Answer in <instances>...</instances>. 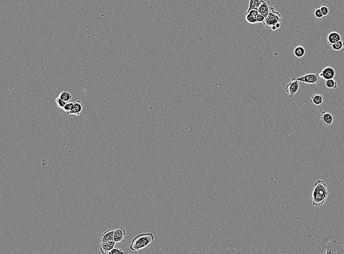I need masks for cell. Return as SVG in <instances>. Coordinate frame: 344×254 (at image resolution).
<instances>
[{
  "mask_svg": "<svg viewBox=\"0 0 344 254\" xmlns=\"http://www.w3.org/2000/svg\"><path fill=\"white\" fill-rule=\"evenodd\" d=\"M265 20V17H264V16L262 15L259 13L258 15L257 16L256 20L257 23H262L264 22V21Z\"/></svg>",
  "mask_w": 344,
  "mask_h": 254,
  "instance_id": "cell-27",
  "label": "cell"
},
{
  "mask_svg": "<svg viewBox=\"0 0 344 254\" xmlns=\"http://www.w3.org/2000/svg\"><path fill=\"white\" fill-rule=\"evenodd\" d=\"M321 11L322 12L323 15L327 16L329 13V8L327 6V5H322L320 6Z\"/></svg>",
  "mask_w": 344,
  "mask_h": 254,
  "instance_id": "cell-25",
  "label": "cell"
},
{
  "mask_svg": "<svg viewBox=\"0 0 344 254\" xmlns=\"http://www.w3.org/2000/svg\"><path fill=\"white\" fill-rule=\"evenodd\" d=\"M319 75L320 78H322L325 80L333 79L335 77V71L331 66H327L323 69L319 73Z\"/></svg>",
  "mask_w": 344,
  "mask_h": 254,
  "instance_id": "cell-7",
  "label": "cell"
},
{
  "mask_svg": "<svg viewBox=\"0 0 344 254\" xmlns=\"http://www.w3.org/2000/svg\"><path fill=\"white\" fill-rule=\"evenodd\" d=\"M55 101L58 107H59V108H62V109H63L65 105H66V102L62 100V99L59 96L56 98Z\"/></svg>",
  "mask_w": 344,
  "mask_h": 254,
  "instance_id": "cell-23",
  "label": "cell"
},
{
  "mask_svg": "<svg viewBox=\"0 0 344 254\" xmlns=\"http://www.w3.org/2000/svg\"><path fill=\"white\" fill-rule=\"evenodd\" d=\"M116 242L114 240L109 242H101L99 245V248L102 253L104 254H109L110 251L114 248Z\"/></svg>",
  "mask_w": 344,
  "mask_h": 254,
  "instance_id": "cell-8",
  "label": "cell"
},
{
  "mask_svg": "<svg viewBox=\"0 0 344 254\" xmlns=\"http://www.w3.org/2000/svg\"><path fill=\"white\" fill-rule=\"evenodd\" d=\"M341 40V36L338 33L332 32L329 34L327 36V44L329 46Z\"/></svg>",
  "mask_w": 344,
  "mask_h": 254,
  "instance_id": "cell-14",
  "label": "cell"
},
{
  "mask_svg": "<svg viewBox=\"0 0 344 254\" xmlns=\"http://www.w3.org/2000/svg\"><path fill=\"white\" fill-rule=\"evenodd\" d=\"M330 46H332V48L334 49V51H339L344 48V42L343 41V40L341 39L338 42H336L335 43L331 45Z\"/></svg>",
  "mask_w": 344,
  "mask_h": 254,
  "instance_id": "cell-20",
  "label": "cell"
},
{
  "mask_svg": "<svg viewBox=\"0 0 344 254\" xmlns=\"http://www.w3.org/2000/svg\"><path fill=\"white\" fill-rule=\"evenodd\" d=\"M114 231H115V230L113 229H108L105 231V232L102 234L101 237V242H104L114 240Z\"/></svg>",
  "mask_w": 344,
  "mask_h": 254,
  "instance_id": "cell-11",
  "label": "cell"
},
{
  "mask_svg": "<svg viewBox=\"0 0 344 254\" xmlns=\"http://www.w3.org/2000/svg\"><path fill=\"white\" fill-rule=\"evenodd\" d=\"M329 195L327 185L324 180H317L312 192V205L319 207L323 205Z\"/></svg>",
  "mask_w": 344,
  "mask_h": 254,
  "instance_id": "cell-1",
  "label": "cell"
},
{
  "mask_svg": "<svg viewBox=\"0 0 344 254\" xmlns=\"http://www.w3.org/2000/svg\"><path fill=\"white\" fill-rule=\"evenodd\" d=\"M245 19L248 23L251 24L257 23L256 17H253L249 14H245Z\"/></svg>",
  "mask_w": 344,
  "mask_h": 254,
  "instance_id": "cell-22",
  "label": "cell"
},
{
  "mask_svg": "<svg viewBox=\"0 0 344 254\" xmlns=\"http://www.w3.org/2000/svg\"><path fill=\"white\" fill-rule=\"evenodd\" d=\"M275 26H276L277 29H279V28H281V24H280V23H279L276 24L275 25Z\"/></svg>",
  "mask_w": 344,
  "mask_h": 254,
  "instance_id": "cell-29",
  "label": "cell"
},
{
  "mask_svg": "<svg viewBox=\"0 0 344 254\" xmlns=\"http://www.w3.org/2000/svg\"><path fill=\"white\" fill-rule=\"evenodd\" d=\"M324 97L320 94H313L311 96L310 101L317 106H319L322 104L324 101Z\"/></svg>",
  "mask_w": 344,
  "mask_h": 254,
  "instance_id": "cell-16",
  "label": "cell"
},
{
  "mask_svg": "<svg viewBox=\"0 0 344 254\" xmlns=\"http://www.w3.org/2000/svg\"><path fill=\"white\" fill-rule=\"evenodd\" d=\"M295 80H298V81L302 82L304 84H318L320 82L321 79L318 73H309L301 77L292 78Z\"/></svg>",
  "mask_w": 344,
  "mask_h": 254,
  "instance_id": "cell-5",
  "label": "cell"
},
{
  "mask_svg": "<svg viewBox=\"0 0 344 254\" xmlns=\"http://www.w3.org/2000/svg\"><path fill=\"white\" fill-rule=\"evenodd\" d=\"M282 19L281 14L278 11H277L273 7L270 6V12L262 24L265 28L269 29L272 26L282 22Z\"/></svg>",
  "mask_w": 344,
  "mask_h": 254,
  "instance_id": "cell-3",
  "label": "cell"
},
{
  "mask_svg": "<svg viewBox=\"0 0 344 254\" xmlns=\"http://www.w3.org/2000/svg\"><path fill=\"white\" fill-rule=\"evenodd\" d=\"M154 235L151 233H142L137 235L133 239L130 245V249L132 251H139L148 246L154 240Z\"/></svg>",
  "mask_w": 344,
  "mask_h": 254,
  "instance_id": "cell-2",
  "label": "cell"
},
{
  "mask_svg": "<svg viewBox=\"0 0 344 254\" xmlns=\"http://www.w3.org/2000/svg\"><path fill=\"white\" fill-rule=\"evenodd\" d=\"M271 28L272 30H276L277 29L276 27V26H275V25H274V26H272L271 27Z\"/></svg>",
  "mask_w": 344,
  "mask_h": 254,
  "instance_id": "cell-30",
  "label": "cell"
},
{
  "mask_svg": "<svg viewBox=\"0 0 344 254\" xmlns=\"http://www.w3.org/2000/svg\"><path fill=\"white\" fill-rule=\"evenodd\" d=\"M258 11L259 13L264 16V17H265V18L267 17L269 15V13L270 12V6H269L267 5L266 3V1L264 2V3H262L259 7Z\"/></svg>",
  "mask_w": 344,
  "mask_h": 254,
  "instance_id": "cell-15",
  "label": "cell"
},
{
  "mask_svg": "<svg viewBox=\"0 0 344 254\" xmlns=\"http://www.w3.org/2000/svg\"><path fill=\"white\" fill-rule=\"evenodd\" d=\"M126 236V231L122 226L115 230L114 237V240L116 242H123Z\"/></svg>",
  "mask_w": 344,
  "mask_h": 254,
  "instance_id": "cell-9",
  "label": "cell"
},
{
  "mask_svg": "<svg viewBox=\"0 0 344 254\" xmlns=\"http://www.w3.org/2000/svg\"><path fill=\"white\" fill-rule=\"evenodd\" d=\"M321 121L324 125L326 126H330L333 122V117L330 113L327 111H324L321 114Z\"/></svg>",
  "mask_w": 344,
  "mask_h": 254,
  "instance_id": "cell-10",
  "label": "cell"
},
{
  "mask_svg": "<svg viewBox=\"0 0 344 254\" xmlns=\"http://www.w3.org/2000/svg\"><path fill=\"white\" fill-rule=\"evenodd\" d=\"M124 253L125 252L122 250V249L114 248L110 251L109 254H124Z\"/></svg>",
  "mask_w": 344,
  "mask_h": 254,
  "instance_id": "cell-26",
  "label": "cell"
},
{
  "mask_svg": "<svg viewBox=\"0 0 344 254\" xmlns=\"http://www.w3.org/2000/svg\"><path fill=\"white\" fill-rule=\"evenodd\" d=\"M326 254H344V246L336 240H332L326 246Z\"/></svg>",
  "mask_w": 344,
  "mask_h": 254,
  "instance_id": "cell-4",
  "label": "cell"
},
{
  "mask_svg": "<svg viewBox=\"0 0 344 254\" xmlns=\"http://www.w3.org/2000/svg\"><path fill=\"white\" fill-rule=\"evenodd\" d=\"M325 85L327 88L330 89H336L338 88V84L334 79L326 80Z\"/></svg>",
  "mask_w": 344,
  "mask_h": 254,
  "instance_id": "cell-18",
  "label": "cell"
},
{
  "mask_svg": "<svg viewBox=\"0 0 344 254\" xmlns=\"http://www.w3.org/2000/svg\"><path fill=\"white\" fill-rule=\"evenodd\" d=\"M247 14H249L250 15L252 16L253 17H256L259 14V12H258L257 10H255V9H252L251 10H250Z\"/></svg>",
  "mask_w": 344,
  "mask_h": 254,
  "instance_id": "cell-28",
  "label": "cell"
},
{
  "mask_svg": "<svg viewBox=\"0 0 344 254\" xmlns=\"http://www.w3.org/2000/svg\"><path fill=\"white\" fill-rule=\"evenodd\" d=\"M313 13H314V16L317 18L321 19L324 17V15L321 11L320 7H317L313 11Z\"/></svg>",
  "mask_w": 344,
  "mask_h": 254,
  "instance_id": "cell-24",
  "label": "cell"
},
{
  "mask_svg": "<svg viewBox=\"0 0 344 254\" xmlns=\"http://www.w3.org/2000/svg\"><path fill=\"white\" fill-rule=\"evenodd\" d=\"M305 53H306L305 49L304 48V47H302L301 46H299L295 47L294 50V55L298 58H301L302 57H303L305 55Z\"/></svg>",
  "mask_w": 344,
  "mask_h": 254,
  "instance_id": "cell-17",
  "label": "cell"
},
{
  "mask_svg": "<svg viewBox=\"0 0 344 254\" xmlns=\"http://www.w3.org/2000/svg\"><path fill=\"white\" fill-rule=\"evenodd\" d=\"M74 102V106L73 109L70 111L68 115L70 114H74L76 116H78L80 114L83 109V104L79 100H76Z\"/></svg>",
  "mask_w": 344,
  "mask_h": 254,
  "instance_id": "cell-12",
  "label": "cell"
},
{
  "mask_svg": "<svg viewBox=\"0 0 344 254\" xmlns=\"http://www.w3.org/2000/svg\"><path fill=\"white\" fill-rule=\"evenodd\" d=\"M59 97H60L62 99V100L66 102H69L71 101L72 99L73 96L71 95V93L67 91H64L62 93H61L60 94H59Z\"/></svg>",
  "mask_w": 344,
  "mask_h": 254,
  "instance_id": "cell-19",
  "label": "cell"
},
{
  "mask_svg": "<svg viewBox=\"0 0 344 254\" xmlns=\"http://www.w3.org/2000/svg\"><path fill=\"white\" fill-rule=\"evenodd\" d=\"M266 0H249V4L248 8L245 14H246L251 10L252 9L257 10L258 8L264 2H266Z\"/></svg>",
  "mask_w": 344,
  "mask_h": 254,
  "instance_id": "cell-13",
  "label": "cell"
},
{
  "mask_svg": "<svg viewBox=\"0 0 344 254\" xmlns=\"http://www.w3.org/2000/svg\"><path fill=\"white\" fill-rule=\"evenodd\" d=\"M300 85L298 80L292 78L290 82H289L284 88L286 93H288L290 98H292L299 89Z\"/></svg>",
  "mask_w": 344,
  "mask_h": 254,
  "instance_id": "cell-6",
  "label": "cell"
},
{
  "mask_svg": "<svg viewBox=\"0 0 344 254\" xmlns=\"http://www.w3.org/2000/svg\"><path fill=\"white\" fill-rule=\"evenodd\" d=\"M73 106H74V102H70L66 103V105H65L63 109H64V111H66L68 114L70 113V111L73 109Z\"/></svg>",
  "mask_w": 344,
  "mask_h": 254,
  "instance_id": "cell-21",
  "label": "cell"
}]
</instances>
